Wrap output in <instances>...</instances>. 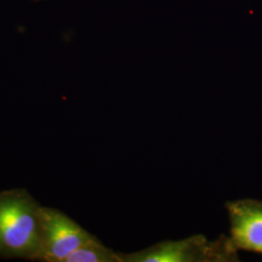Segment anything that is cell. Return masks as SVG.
<instances>
[{
	"instance_id": "1",
	"label": "cell",
	"mask_w": 262,
	"mask_h": 262,
	"mask_svg": "<svg viewBox=\"0 0 262 262\" xmlns=\"http://www.w3.org/2000/svg\"><path fill=\"white\" fill-rule=\"evenodd\" d=\"M42 206L25 189L0 192V256L38 260Z\"/></svg>"
},
{
	"instance_id": "3",
	"label": "cell",
	"mask_w": 262,
	"mask_h": 262,
	"mask_svg": "<svg viewBox=\"0 0 262 262\" xmlns=\"http://www.w3.org/2000/svg\"><path fill=\"white\" fill-rule=\"evenodd\" d=\"M41 249L38 261L66 262V258L90 241V234L64 213L42 207Z\"/></svg>"
},
{
	"instance_id": "4",
	"label": "cell",
	"mask_w": 262,
	"mask_h": 262,
	"mask_svg": "<svg viewBox=\"0 0 262 262\" xmlns=\"http://www.w3.org/2000/svg\"><path fill=\"white\" fill-rule=\"evenodd\" d=\"M230 240L236 250L262 253V201L240 199L226 203Z\"/></svg>"
},
{
	"instance_id": "2",
	"label": "cell",
	"mask_w": 262,
	"mask_h": 262,
	"mask_svg": "<svg viewBox=\"0 0 262 262\" xmlns=\"http://www.w3.org/2000/svg\"><path fill=\"white\" fill-rule=\"evenodd\" d=\"M123 262L237 261V250L230 238L209 241L202 235L179 241H164L136 253L122 254Z\"/></svg>"
},
{
	"instance_id": "5",
	"label": "cell",
	"mask_w": 262,
	"mask_h": 262,
	"mask_svg": "<svg viewBox=\"0 0 262 262\" xmlns=\"http://www.w3.org/2000/svg\"><path fill=\"white\" fill-rule=\"evenodd\" d=\"M66 262H123V258L122 253L114 252L94 236L71 253Z\"/></svg>"
}]
</instances>
